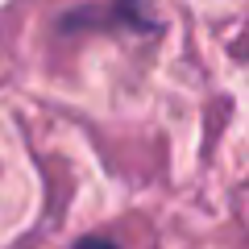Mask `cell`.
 Returning a JSON list of instances; mask_svg holds the SVG:
<instances>
[{
    "instance_id": "2",
    "label": "cell",
    "mask_w": 249,
    "mask_h": 249,
    "mask_svg": "<svg viewBox=\"0 0 249 249\" xmlns=\"http://www.w3.org/2000/svg\"><path fill=\"white\" fill-rule=\"evenodd\" d=\"M75 249H116V245H112L108 237H88V241H79Z\"/></svg>"
},
{
    "instance_id": "1",
    "label": "cell",
    "mask_w": 249,
    "mask_h": 249,
    "mask_svg": "<svg viewBox=\"0 0 249 249\" xmlns=\"http://www.w3.org/2000/svg\"><path fill=\"white\" fill-rule=\"evenodd\" d=\"M154 13L145 0H116V4H100V9H75L62 17V29H150Z\"/></svg>"
}]
</instances>
